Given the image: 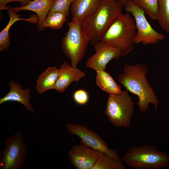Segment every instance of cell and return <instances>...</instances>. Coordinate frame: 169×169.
<instances>
[{
    "instance_id": "7402d4cb",
    "label": "cell",
    "mask_w": 169,
    "mask_h": 169,
    "mask_svg": "<svg viewBox=\"0 0 169 169\" xmlns=\"http://www.w3.org/2000/svg\"><path fill=\"white\" fill-rule=\"evenodd\" d=\"M67 17L61 12H49L45 21V28L55 30L60 29L67 20Z\"/></svg>"
},
{
    "instance_id": "9a60e30c",
    "label": "cell",
    "mask_w": 169,
    "mask_h": 169,
    "mask_svg": "<svg viewBox=\"0 0 169 169\" xmlns=\"http://www.w3.org/2000/svg\"><path fill=\"white\" fill-rule=\"evenodd\" d=\"M100 0H74L70 7L72 20L81 22L97 10Z\"/></svg>"
},
{
    "instance_id": "d6986e66",
    "label": "cell",
    "mask_w": 169,
    "mask_h": 169,
    "mask_svg": "<svg viewBox=\"0 0 169 169\" xmlns=\"http://www.w3.org/2000/svg\"><path fill=\"white\" fill-rule=\"evenodd\" d=\"M125 166L120 159L114 158L103 154L98 159L92 169H125Z\"/></svg>"
},
{
    "instance_id": "2e32d148",
    "label": "cell",
    "mask_w": 169,
    "mask_h": 169,
    "mask_svg": "<svg viewBox=\"0 0 169 169\" xmlns=\"http://www.w3.org/2000/svg\"><path fill=\"white\" fill-rule=\"evenodd\" d=\"M60 73L59 69L55 66L48 67L38 76L35 89L39 94L54 89Z\"/></svg>"
},
{
    "instance_id": "ac0fdd59",
    "label": "cell",
    "mask_w": 169,
    "mask_h": 169,
    "mask_svg": "<svg viewBox=\"0 0 169 169\" xmlns=\"http://www.w3.org/2000/svg\"><path fill=\"white\" fill-rule=\"evenodd\" d=\"M96 85L102 90L109 94H118L122 92L120 86L112 76L105 70L96 71Z\"/></svg>"
},
{
    "instance_id": "9c48e42d",
    "label": "cell",
    "mask_w": 169,
    "mask_h": 169,
    "mask_svg": "<svg viewBox=\"0 0 169 169\" xmlns=\"http://www.w3.org/2000/svg\"><path fill=\"white\" fill-rule=\"evenodd\" d=\"M66 127L70 134L80 138V143L114 158L120 159L115 150L109 149L106 142L98 134L87 127L82 125L67 123Z\"/></svg>"
},
{
    "instance_id": "4fadbf2b",
    "label": "cell",
    "mask_w": 169,
    "mask_h": 169,
    "mask_svg": "<svg viewBox=\"0 0 169 169\" xmlns=\"http://www.w3.org/2000/svg\"><path fill=\"white\" fill-rule=\"evenodd\" d=\"M8 84L10 90L6 95L0 99V105L8 101L17 102L23 105L29 112H34V110L30 102L31 89L26 87L23 89L19 82L13 80L9 81Z\"/></svg>"
},
{
    "instance_id": "5b68a950",
    "label": "cell",
    "mask_w": 169,
    "mask_h": 169,
    "mask_svg": "<svg viewBox=\"0 0 169 169\" xmlns=\"http://www.w3.org/2000/svg\"><path fill=\"white\" fill-rule=\"evenodd\" d=\"M134 103L126 90L118 94H109L104 114L116 127L130 126L134 114Z\"/></svg>"
},
{
    "instance_id": "44dd1931",
    "label": "cell",
    "mask_w": 169,
    "mask_h": 169,
    "mask_svg": "<svg viewBox=\"0 0 169 169\" xmlns=\"http://www.w3.org/2000/svg\"><path fill=\"white\" fill-rule=\"evenodd\" d=\"M151 19L157 20L158 14V0H132Z\"/></svg>"
},
{
    "instance_id": "ffe728a7",
    "label": "cell",
    "mask_w": 169,
    "mask_h": 169,
    "mask_svg": "<svg viewBox=\"0 0 169 169\" xmlns=\"http://www.w3.org/2000/svg\"><path fill=\"white\" fill-rule=\"evenodd\" d=\"M156 20L169 37V0H158V14Z\"/></svg>"
},
{
    "instance_id": "30bf717a",
    "label": "cell",
    "mask_w": 169,
    "mask_h": 169,
    "mask_svg": "<svg viewBox=\"0 0 169 169\" xmlns=\"http://www.w3.org/2000/svg\"><path fill=\"white\" fill-rule=\"evenodd\" d=\"M103 154L81 143L73 146L68 152L71 164L76 169H92Z\"/></svg>"
},
{
    "instance_id": "e0dca14e",
    "label": "cell",
    "mask_w": 169,
    "mask_h": 169,
    "mask_svg": "<svg viewBox=\"0 0 169 169\" xmlns=\"http://www.w3.org/2000/svg\"><path fill=\"white\" fill-rule=\"evenodd\" d=\"M9 20L7 26L0 33V51L3 52L8 49L10 45L9 30L11 27L17 21L23 20L32 23H38V19L36 16H32L27 19L21 18L13 8L10 7L8 9Z\"/></svg>"
},
{
    "instance_id": "cb8c5ba5",
    "label": "cell",
    "mask_w": 169,
    "mask_h": 169,
    "mask_svg": "<svg viewBox=\"0 0 169 169\" xmlns=\"http://www.w3.org/2000/svg\"><path fill=\"white\" fill-rule=\"evenodd\" d=\"M73 98L74 101L78 105H84L86 104L89 100V96L84 90L79 89L73 93Z\"/></svg>"
},
{
    "instance_id": "8fae6325",
    "label": "cell",
    "mask_w": 169,
    "mask_h": 169,
    "mask_svg": "<svg viewBox=\"0 0 169 169\" xmlns=\"http://www.w3.org/2000/svg\"><path fill=\"white\" fill-rule=\"evenodd\" d=\"M93 46L95 52L86 61L85 66L96 72L105 70L107 64L110 61L118 59L121 56L118 50L105 44L100 41Z\"/></svg>"
},
{
    "instance_id": "7c38bea8",
    "label": "cell",
    "mask_w": 169,
    "mask_h": 169,
    "mask_svg": "<svg viewBox=\"0 0 169 169\" xmlns=\"http://www.w3.org/2000/svg\"><path fill=\"white\" fill-rule=\"evenodd\" d=\"M60 73L54 89L59 93H64L73 82H77L86 75L84 71L72 66L64 61L59 67Z\"/></svg>"
},
{
    "instance_id": "d4e9b609",
    "label": "cell",
    "mask_w": 169,
    "mask_h": 169,
    "mask_svg": "<svg viewBox=\"0 0 169 169\" xmlns=\"http://www.w3.org/2000/svg\"><path fill=\"white\" fill-rule=\"evenodd\" d=\"M32 0H0V9L7 10L9 8L7 5L8 3L13 2H19L21 4V6H24L27 5L29 2Z\"/></svg>"
},
{
    "instance_id": "5bb4252c",
    "label": "cell",
    "mask_w": 169,
    "mask_h": 169,
    "mask_svg": "<svg viewBox=\"0 0 169 169\" xmlns=\"http://www.w3.org/2000/svg\"><path fill=\"white\" fill-rule=\"evenodd\" d=\"M54 0H32L26 5L13 8L14 11L29 10L36 13L38 17L37 29L43 31L45 28V21L53 4Z\"/></svg>"
},
{
    "instance_id": "ba28073f",
    "label": "cell",
    "mask_w": 169,
    "mask_h": 169,
    "mask_svg": "<svg viewBox=\"0 0 169 169\" xmlns=\"http://www.w3.org/2000/svg\"><path fill=\"white\" fill-rule=\"evenodd\" d=\"M125 8V11L131 13L135 20L136 29L135 44H154L165 39V35L157 32L152 27L144 11L135 5L132 0H128Z\"/></svg>"
},
{
    "instance_id": "6da1fadb",
    "label": "cell",
    "mask_w": 169,
    "mask_h": 169,
    "mask_svg": "<svg viewBox=\"0 0 169 169\" xmlns=\"http://www.w3.org/2000/svg\"><path fill=\"white\" fill-rule=\"evenodd\" d=\"M148 65L137 63L135 65H125L123 71L118 77V82L126 90L137 95L139 110L146 113L151 104L156 109L159 100L152 88L146 78L148 70Z\"/></svg>"
},
{
    "instance_id": "52a82bcc",
    "label": "cell",
    "mask_w": 169,
    "mask_h": 169,
    "mask_svg": "<svg viewBox=\"0 0 169 169\" xmlns=\"http://www.w3.org/2000/svg\"><path fill=\"white\" fill-rule=\"evenodd\" d=\"M5 148L0 159V169H19L24 164L28 153L27 144L22 132L18 131L7 138Z\"/></svg>"
},
{
    "instance_id": "3957f363",
    "label": "cell",
    "mask_w": 169,
    "mask_h": 169,
    "mask_svg": "<svg viewBox=\"0 0 169 169\" xmlns=\"http://www.w3.org/2000/svg\"><path fill=\"white\" fill-rule=\"evenodd\" d=\"M136 35L134 19L129 13H120L100 41L115 48L121 56L131 52Z\"/></svg>"
},
{
    "instance_id": "8992f818",
    "label": "cell",
    "mask_w": 169,
    "mask_h": 169,
    "mask_svg": "<svg viewBox=\"0 0 169 169\" xmlns=\"http://www.w3.org/2000/svg\"><path fill=\"white\" fill-rule=\"evenodd\" d=\"M67 24L69 29L62 39L61 47L69 59L71 65L77 67L84 56L89 42L83 32L81 22L72 20Z\"/></svg>"
},
{
    "instance_id": "603a6c76",
    "label": "cell",
    "mask_w": 169,
    "mask_h": 169,
    "mask_svg": "<svg viewBox=\"0 0 169 169\" xmlns=\"http://www.w3.org/2000/svg\"><path fill=\"white\" fill-rule=\"evenodd\" d=\"M74 0H54L49 12H61L68 17L70 11L71 5Z\"/></svg>"
},
{
    "instance_id": "7a4b0ae2",
    "label": "cell",
    "mask_w": 169,
    "mask_h": 169,
    "mask_svg": "<svg viewBox=\"0 0 169 169\" xmlns=\"http://www.w3.org/2000/svg\"><path fill=\"white\" fill-rule=\"evenodd\" d=\"M123 7L117 0H100L95 13L81 22L90 44L93 45L100 40L117 16L122 13Z\"/></svg>"
},
{
    "instance_id": "277c9868",
    "label": "cell",
    "mask_w": 169,
    "mask_h": 169,
    "mask_svg": "<svg viewBox=\"0 0 169 169\" xmlns=\"http://www.w3.org/2000/svg\"><path fill=\"white\" fill-rule=\"evenodd\" d=\"M120 159L125 166L133 169H160L169 164V156L150 145L132 146Z\"/></svg>"
},
{
    "instance_id": "484cf974",
    "label": "cell",
    "mask_w": 169,
    "mask_h": 169,
    "mask_svg": "<svg viewBox=\"0 0 169 169\" xmlns=\"http://www.w3.org/2000/svg\"><path fill=\"white\" fill-rule=\"evenodd\" d=\"M123 6L125 7L126 4L128 0H117Z\"/></svg>"
}]
</instances>
